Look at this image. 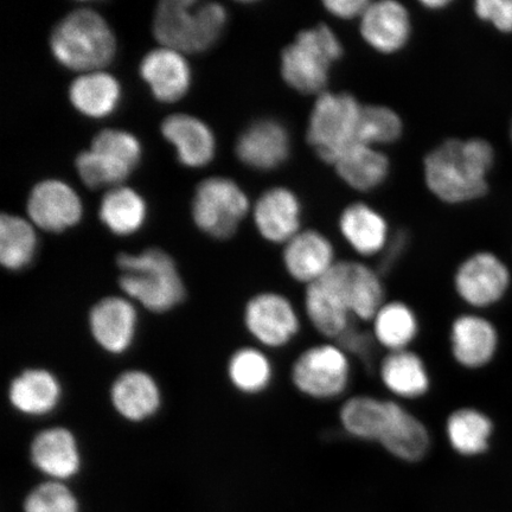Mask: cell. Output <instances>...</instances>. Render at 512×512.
<instances>
[{
  "mask_svg": "<svg viewBox=\"0 0 512 512\" xmlns=\"http://www.w3.org/2000/svg\"><path fill=\"white\" fill-rule=\"evenodd\" d=\"M334 165L339 177L358 191L380 187L389 174L388 158L373 146L361 143L350 147Z\"/></svg>",
  "mask_w": 512,
  "mask_h": 512,
  "instance_id": "obj_32",
  "label": "cell"
},
{
  "mask_svg": "<svg viewBox=\"0 0 512 512\" xmlns=\"http://www.w3.org/2000/svg\"><path fill=\"white\" fill-rule=\"evenodd\" d=\"M409 241H411V238H409L406 230H399V232L390 236L388 245L384 248L376 266L377 271L384 278L388 277L394 271V268L399 265V262L408 251Z\"/></svg>",
  "mask_w": 512,
  "mask_h": 512,
  "instance_id": "obj_40",
  "label": "cell"
},
{
  "mask_svg": "<svg viewBox=\"0 0 512 512\" xmlns=\"http://www.w3.org/2000/svg\"><path fill=\"white\" fill-rule=\"evenodd\" d=\"M354 260L337 264L309 286L303 288L305 323L319 339L337 342L358 324L354 317Z\"/></svg>",
  "mask_w": 512,
  "mask_h": 512,
  "instance_id": "obj_4",
  "label": "cell"
},
{
  "mask_svg": "<svg viewBox=\"0 0 512 512\" xmlns=\"http://www.w3.org/2000/svg\"><path fill=\"white\" fill-rule=\"evenodd\" d=\"M362 108L348 93L319 94L307 127V142L325 163L335 164L358 144Z\"/></svg>",
  "mask_w": 512,
  "mask_h": 512,
  "instance_id": "obj_8",
  "label": "cell"
},
{
  "mask_svg": "<svg viewBox=\"0 0 512 512\" xmlns=\"http://www.w3.org/2000/svg\"><path fill=\"white\" fill-rule=\"evenodd\" d=\"M228 376L235 389L245 395H260L272 387L275 377L270 354L258 345L234 352L228 363Z\"/></svg>",
  "mask_w": 512,
  "mask_h": 512,
  "instance_id": "obj_33",
  "label": "cell"
},
{
  "mask_svg": "<svg viewBox=\"0 0 512 512\" xmlns=\"http://www.w3.org/2000/svg\"><path fill=\"white\" fill-rule=\"evenodd\" d=\"M291 153L287 128L273 119L256 121L243 132L236 145V155L249 168L268 171L283 165Z\"/></svg>",
  "mask_w": 512,
  "mask_h": 512,
  "instance_id": "obj_18",
  "label": "cell"
},
{
  "mask_svg": "<svg viewBox=\"0 0 512 512\" xmlns=\"http://www.w3.org/2000/svg\"><path fill=\"white\" fill-rule=\"evenodd\" d=\"M402 121L398 114L384 106L362 108L358 143L373 146L392 144L401 137Z\"/></svg>",
  "mask_w": 512,
  "mask_h": 512,
  "instance_id": "obj_36",
  "label": "cell"
},
{
  "mask_svg": "<svg viewBox=\"0 0 512 512\" xmlns=\"http://www.w3.org/2000/svg\"><path fill=\"white\" fill-rule=\"evenodd\" d=\"M51 51L62 66L75 72H96L115 54V38L98 12L80 9L57 24L50 38Z\"/></svg>",
  "mask_w": 512,
  "mask_h": 512,
  "instance_id": "obj_6",
  "label": "cell"
},
{
  "mask_svg": "<svg viewBox=\"0 0 512 512\" xmlns=\"http://www.w3.org/2000/svg\"><path fill=\"white\" fill-rule=\"evenodd\" d=\"M24 512H79V502L66 484L50 480L30 491Z\"/></svg>",
  "mask_w": 512,
  "mask_h": 512,
  "instance_id": "obj_37",
  "label": "cell"
},
{
  "mask_svg": "<svg viewBox=\"0 0 512 512\" xmlns=\"http://www.w3.org/2000/svg\"><path fill=\"white\" fill-rule=\"evenodd\" d=\"M142 158V146L131 133L119 130L101 131L93 140L91 150L76 159L82 182L96 189L118 185L132 174Z\"/></svg>",
  "mask_w": 512,
  "mask_h": 512,
  "instance_id": "obj_10",
  "label": "cell"
},
{
  "mask_svg": "<svg viewBox=\"0 0 512 512\" xmlns=\"http://www.w3.org/2000/svg\"><path fill=\"white\" fill-rule=\"evenodd\" d=\"M337 343L347 352L356 366L361 364L363 369L375 375L382 351L377 347L368 325L355 324L338 339Z\"/></svg>",
  "mask_w": 512,
  "mask_h": 512,
  "instance_id": "obj_38",
  "label": "cell"
},
{
  "mask_svg": "<svg viewBox=\"0 0 512 512\" xmlns=\"http://www.w3.org/2000/svg\"><path fill=\"white\" fill-rule=\"evenodd\" d=\"M509 284L508 267L489 252H479L466 258L452 278L454 294L472 310L488 309L498 303Z\"/></svg>",
  "mask_w": 512,
  "mask_h": 512,
  "instance_id": "obj_12",
  "label": "cell"
},
{
  "mask_svg": "<svg viewBox=\"0 0 512 512\" xmlns=\"http://www.w3.org/2000/svg\"><path fill=\"white\" fill-rule=\"evenodd\" d=\"M370 5L367 0H329L325 10L339 19H354L364 15Z\"/></svg>",
  "mask_w": 512,
  "mask_h": 512,
  "instance_id": "obj_41",
  "label": "cell"
},
{
  "mask_svg": "<svg viewBox=\"0 0 512 512\" xmlns=\"http://www.w3.org/2000/svg\"><path fill=\"white\" fill-rule=\"evenodd\" d=\"M444 437L454 453L462 457H477L489 450L494 424L475 407H457L447 414Z\"/></svg>",
  "mask_w": 512,
  "mask_h": 512,
  "instance_id": "obj_28",
  "label": "cell"
},
{
  "mask_svg": "<svg viewBox=\"0 0 512 512\" xmlns=\"http://www.w3.org/2000/svg\"><path fill=\"white\" fill-rule=\"evenodd\" d=\"M73 106L89 118H105L115 111L121 98L119 82L101 70L86 73L69 88Z\"/></svg>",
  "mask_w": 512,
  "mask_h": 512,
  "instance_id": "obj_31",
  "label": "cell"
},
{
  "mask_svg": "<svg viewBox=\"0 0 512 512\" xmlns=\"http://www.w3.org/2000/svg\"><path fill=\"white\" fill-rule=\"evenodd\" d=\"M411 30L408 11L393 0L370 3L362 16L361 34L364 41L383 54H393L405 47Z\"/></svg>",
  "mask_w": 512,
  "mask_h": 512,
  "instance_id": "obj_23",
  "label": "cell"
},
{
  "mask_svg": "<svg viewBox=\"0 0 512 512\" xmlns=\"http://www.w3.org/2000/svg\"><path fill=\"white\" fill-rule=\"evenodd\" d=\"M88 322L94 341L101 349L113 355L124 354L137 335L136 304L127 297H106L92 307Z\"/></svg>",
  "mask_w": 512,
  "mask_h": 512,
  "instance_id": "obj_16",
  "label": "cell"
},
{
  "mask_svg": "<svg viewBox=\"0 0 512 512\" xmlns=\"http://www.w3.org/2000/svg\"><path fill=\"white\" fill-rule=\"evenodd\" d=\"M163 136L176 147L179 162L189 168H201L215 155V138L200 119L188 114H175L162 124Z\"/></svg>",
  "mask_w": 512,
  "mask_h": 512,
  "instance_id": "obj_27",
  "label": "cell"
},
{
  "mask_svg": "<svg viewBox=\"0 0 512 512\" xmlns=\"http://www.w3.org/2000/svg\"><path fill=\"white\" fill-rule=\"evenodd\" d=\"M343 47L335 32L324 24L300 32L281 55V75L302 94H322L330 70L341 59Z\"/></svg>",
  "mask_w": 512,
  "mask_h": 512,
  "instance_id": "obj_7",
  "label": "cell"
},
{
  "mask_svg": "<svg viewBox=\"0 0 512 512\" xmlns=\"http://www.w3.org/2000/svg\"><path fill=\"white\" fill-rule=\"evenodd\" d=\"M140 74L155 98L162 102L178 101L190 88L189 64L182 53L174 49L152 50L140 64Z\"/></svg>",
  "mask_w": 512,
  "mask_h": 512,
  "instance_id": "obj_24",
  "label": "cell"
},
{
  "mask_svg": "<svg viewBox=\"0 0 512 512\" xmlns=\"http://www.w3.org/2000/svg\"><path fill=\"white\" fill-rule=\"evenodd\" d=\"M9 399L17 412L43 416L54 412L62 399L57 377L46 369H28L10 384Z\"/></svg>",
  "mask_w": 512,
  "mask_h": 512,
  "instance_id": "obj_29",
  "label": "cell"
},
{
  "mask_svg": "<svg viewBox=\"0 0 512 512\" xmlns=\"http://www.w3.org/2000/svg\"><path fill=\"white\" fill-rule=\"evenodd\" d=\"M31 462L38 471L56 482L78 475L81 453L75 435L64 427L38 433L30 447Z\"/></svg>",
  "mask_w": 512,
  "mask_h": 512,
  "instance_id": "obj_22",
  "label": "cell"
},
{
  "mask_svg": "<svg viewBox=\"0 0 512 512\" xmlns=\"http://www.w3.org/2000/svg\"><path fill=\"white\" fill-rule=\"evenodd\" d=\"M375 376L384 395L408 406L425 400L433 390L430 364L416 349L382 354Z\"/></svg>",
  "mask_w": 512,
  "mask_h": 512,
  "instance_id": "obj_13",
  "label": "cell"
},
{
  "mask_svg": "<svg viewBox=\"0 0 512 512\" xmlns=\"http://www.w3.org/2000/svg\"><path fill=\"white\" fill-rule=\"evenodd\" d=\"M426 6V8L430 9V10H435V9H443L445 8V6H447V2H444V0H438V2H424L422 3Z\"/></svg>",
  "mask_w": 512,
  "mask_h": 512,
  "instance_id": "obj_42",
  "label": "cell"
},
{
  "mask_svg": "<svg viewBox=\"0 0 512 512\" xmlns=\"http://www.w3.org/2000/svg\"><path fill=\"white\" fill-rule=\"evenodd\" d=\"M476 14L503 32L512 31V0H479Z\"/></svg>",
  "mask_w": 512,
  "mask_h": 512,
  "instance_id": "obj_39",
  "label": "cell"
},
{
  "mask_svg": "<svg viewBox=\"0 0 512 512\" xmlns=\"http://www.w3.org/2000/svg\"><path fill=\"white\" fill-rule=\"evenodd\" d=\"M243 324L256 345L267 351L292 347L306 325L302 306L286 293L273 290L256 293L248 299Z\"/></svg>",
  "mask_w": 512,
  "mask_h": 512,
  "instance_id": "obj_9",
  "label": "cell"
},
{
  "mask_svg": "<svg viewBox=\"0 0 512 512\" xmlns=\"http://www.w3.org/2000/svg\"><path fill=\"white\" fill-rule=\"evenodd\" d=\"M368 328L382 354L415 349L422 334L418 310L401 298H388L370 320Z\"/></svg>",
  "mask_w": 512,
  "mask_h": 512,
  "instance_id": "obj_19",
  "label": "cell"
},
{
  "mask_svg": "<svg viewBox=\"0 0 512 512\" xmlns=\"http://www.w3.org/2000/svg\"><path fill=\"white\" fill-rule=\"evenodd\" d=\"M379 446L399 462L418 464L431 453L433 435L411 406L396 401L392 421Z\"/></svg>",
  "mask_w": 512,
  "mask_h": 512,
  "instance_id": "obj_20",
  "label": "cell"
},
{
  "mask_svg": "<svg viewBox=\"0 0 512 512\" xmlns=\"http://www.w3.org/2000/svg\"><path fill=\"white\" fill-rule=\"evenodd\" d=\"M283 266L287 277L303 288L316 283L337 262L334 243L318 230H302L283 249Z\"/></svg>",
  "mask_w": 512,
  "mask_h": 512,
  "instance_id": "obj_15",
  "label": "cell"
},
{
  "mask_svg": "<svg viewBox=\"0 0 512 512\" xmlns=\"http://www.w3.org/2000/svg\"><path fill=\"white\" fill-rule=\"evenodd\" d=\"M356 364L337 342L306 345L290 366L288 379L294 392L318 403H341L351 395Z\"/></svg>",
  "mask_w": 512,
  "mask_h": 512,
  "instance_id": "obj_2",
  "label": "cell"
},
{
  "mask_svg": "<svg viewBox=\"0 0 512 512\" xmlns=\"http://www.w3.org/2000/svg\"><path fill=\"white\" fill-rule=\"evenodd\" d=\"M227 12L217 3L168 0L159 3L153 32L163 47L179 53H202L219 40Z\"/></svg>",
  "mask_w": 512,
  "mask_h": 512,
  "instance_id": "obj_5",
  "label": "cell"
},
{
  "mask_svg": "<svg viewBox=\"0 0 512 512\" xmlns=\"http://www.w3.org/2000/svg\"><path fill=\"white\" fill-rule=\"evenodd\" d=\"M448 350L454 363L466 370H478L494 360L498 347L495 325L476 312H463L448 326Z\"/></svg>",
  "mask_w": 512,
  "mask_h": 512,
  "instance_id": "obj_14",
  "label": "cell"
},
{
  "mask_svg": "<svg viewBox=\"0 0 512 512\" xmlns=\"http://www.w3.org/2000/svg\"><path fill=\"white\" fill-rule=\"evenodd\" d=\"M249 208L245 192L232 179L213 177L198 185L192 201L197 227L211 238H232Z\"/></svg>",
  "mask_w": 512,
  "mask_h": 512,
  "instance_id": "obj_11",
  "label": "cell"
},
{
  "mask_svg": "<svg viewBox=\"0 0 512 512\" xmlns=\"http://www.w3.org/2000/svg\"><path fill=\"white\" fill-rule=\"evenodd\" d=\"M28 214L37 227L46 232L61 233L81 220L82 203L68 184L48 179L32 189Z\"/></svg>",
  "mask_w": 512,
  "mask_h": 512,
  "instance_id": "obj_17",
  "label": "cell"
},
{
  "mask_svg": "<svg viewBox=\"0 0 512 512\" xmlns=\"http://www.w3.org/2000/svg\"><path fill=\"white\" fill-rule=\"evenodd\" d=\"M339 230L352 251L366 259H379L392 236L381 214L362 203L352 204L343 211Z\"/></svg>",
  "mask_w": 512,
  "mask_h": 512,
  "instance_id": "obj_26",
  "label": "cell"
},
{
  "mask_svg": "<svg viewBox=\"0 0 512 512\" xmlns=\"http://www.w3.org/2000/svg\"><path fill=\"white\" fill-rule=\"evenodd\" d=\"M492 164L494 149L485 140H446L425 159L427 187L446 203L476 200L488 191Z\"/></svg>",
  "mask_w": 512,
  "mask_h": 512,
  "instance_id": "obj_1",
  "label": "cell"
},
{
  "mask_svg": "<svg viewBox=\"0 0 512 512\" xmlns=\"http://www.w3.org/2000/svg\"><path fill=\"white\" fill-rule=\"evenodd\" d=\"M254 221L262 238L275 245L285 246L302 232V204L291 190H268L256 203Z\"/></svg>",
  "mask_w": 512,
  "mask_h": 512,
  "instance_id": "obj_21",
  "label": "cell"
},
{
  "mask_svg": "<svg viewBox=\"0 0 512 512\" xmlns=\"http://www.w3.org/2000/svg\"><path fill=\"white\" fill-rule=\"evenodd\" d=\"M37 235L28 221L14 215L0 217V261L9 271H21L34 260Z\"/></svg>",
  "mask_w": 512,
  "mask_h": 512,
  "instance_id": "obj_35",
  "label": "cell"
},
{
  "mask_svg": "<svg viewBox=\"0 0 512 512\" xmlns=\"http://www.w3.org/2000/svg\"><path fill=\"white\" fill-rule=\"evenodd\" d=\"M388 396L356 393L339 403L338 426L358 443L376 445L377 434L387 411Z\"/></svg>",
  "mask_w": 512,
  "mask_h": 512,
  "instance_id": "obj_30",
  "label": "cell"
},
{
  "mask_svg": "<svg viewBox=\"0 0 512 512\" xmlns=\"http://www.w3.org/2000/svg\"><path fill=\"white\" fill-rule=\"evenodd\" d=\"M112 405L124 419L140 422L152 418L162 403L158 383L143 370H128L114 381Z\"/></svg>",
  "mask_w": 512,
  "mask_h": 512,
  "instance_id": "obj_25",
  "label": "cell"
},
{
  "mask_svg": "<svg viewBox=\"0 0 512 512\" xmlns=\"http://www.w3.org/2000/svg\"><path fill=\"white\" fill-rule=\"evenodd\" d=\"M119 286L125 297L146 310L164 313L181 304L185 287L174 259L162 249L150 248L139 254H120Z\"/></svg>",
  "mask_w": 512,
  "mask_h": 512,
  "instance_id": "obj_3",
  "label": "cell"
},
{
  "mask_svg": "<svg viewBox=\"0 0 512 512\" xmlns=\"http://www.w3.org/2000/svg\"><path fill=\"white\" fill-rule=\"evenodd\" d=\"M511 137H512V128H511Z\"/></svg>",
  "mask_w": 512,
  "mask_h": 512,
  "instance_id": "obj_43",
  "label": "cell"
},
{
  "mask_svg": "<svg viewBox=\"0 0 512 512\" xmlns=\"http://www.w3.org/2000/svg\"><path fill=\"white\" fill-rule=\"evenodd\" d=\"M100 219L115 235H132L146 219V204L138 192L125 187L108 191L102 198Z\"/></svg>",
  "mask_w": 512,
  "mask_h": 512,
  "instance_id": "obj_34",
  "label": "cell"
}]
</instances>
